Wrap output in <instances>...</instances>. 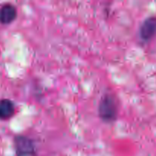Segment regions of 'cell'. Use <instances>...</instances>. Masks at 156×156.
<instances>
[{
  "label": "cell",
  "instance_id": "2",
  "mask_svg": "<svg viewBox=\"0 0 156 156\" xmlns=\"http://www.w3.org/2000/svg\"><path fill=\"white\" fill-rule=\"evenodd\" d=\"M16 156H36L34 142L24 135H18L14 139Z\"/></svg>",
  "mask_w": 156,
  "mask_h": 156
},
{
  "label": "cell",
  "instance_id": "4",
  "mask_svg": "<svg viewBox=\"0 0 156 156\" xmlns=\"http://www.w3.org/2000/svg\"><path fill=\"white\" fill-rule=\"evenodd\" d=\"M17 17V9L12 4H5L0 8V23L3 24H11Z\"/></svg>",
  "mask_w": 156,
  "mask_h": 156
},
{
  "label": "cell",
  "instance_id": "3",
  "mask_svg": "<svg viewBox=\"0 0 156 156\" xmlns=\"http://www.w3.org/2000/svg\"><path fill=\"white\" fill-rule=\"evenodd\" d=\"M156 35V17L146 18L140 27V37L143 41H149Z\"/></svg>",
  "mask_w": 156,
  "mask_h": 156
},
{
  "label": "cell",
  "instance_id": "1",
  "mask_svg": "<svg viewBox=\"0 0 156 156\" xmlns=\"http://www.w3.org/2000/svg\"><path fill=\"white\" fill-rule=\"evenodd\" d=\"M117 104L114 96L107 94L101 100L98 107V114L103 121L111 123L115 121L117 117Z\"/></svg>",
  "mask_w": 156,
  "mask_h": 156
},
{
  "label": "cell",
  "instance_id": "5",
  "mask_svg": "<svg viewBox=\"0 0 156 156\" xmlns=\"http://www.w3.org/2000/svg\"><path fill=\"white\" fill-rule=\"evenodd\" d=\"M15 112V107L13 102L7 98L0 101V119L2 120L12 118Z\"/></svg>",
  "mask_w": 156,
  "mask_h": 156
}]
</instances>
